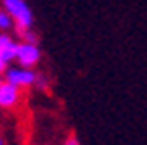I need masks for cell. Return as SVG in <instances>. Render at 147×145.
Instances as JSON below:
<instances>
[{
	"mask_svg": "<svg viewBox=\"0 0 147 145\" xmlns=\"http://www.w3.org/2000/svg\"><path fill=\"white\" fill-rule=\"evenodd\" d=\"M2 8L12 16L16 31L21 33L25 29H33V12L25 0H2Z\"/></svg>",
	"mask_w": 147,
	"mask_h": 145,
	"instance_id": "1",
	"label": "cell"
},
{
	"mask_svg": "<svg viewBox=\"0 0 147 145\" xmlns=\"http://www.w3.org/2000/svg\"><path fill=\"white\" fill-rule=\"evenodd\" d=\"M4 80L16 88H29L35 84L37 80V74L31 69V67H23V65H18V67H6L4 69Z\"/></svg>",
	"mask_w": 147,
	"mask_h": 145,
	"instance_id": "2",
	"label": "cell"
},
{
	"mask_svg": "<svg viewBox=\"0 0 147 145\" xmlns=\"http://www.w3.org/2000/svg\"><path fill=\"white\" fill-rule=\"evenodd\" d=\"M14 59L18 61V65L23 67H35L41 59V49L37 43H29V41H23L16 45V55Z\"/></svg>",
	"mask_w": 147,
	"mask_h": 145,
	"instance_id": "3",
	"label": "cell"
},
{
	"mask_svg": "<svg viewBox=\"0 0 147 145\" xmlns=\"http://www.w3.org/2000/svg\"><path fill=\"white\" fill-rule=\"evenodd\" d=\"M21 88H16L12 84H8L6 80L2 82V86H0V108H12L18 104V100H21V92H18Z\"/></svg>",
	"mask_w": 147,
	"mask_h": 145,
	"instance_id": "4",
	"label": "cell"
},
{
	"mask_svg": "<svg viewBox=\"0 0 147 145\" xmlns=\"http://www.w3.org/2000/svg\"><path fill=\"white\" fill-rule=\"evenodd\" d=\"M16 45L12 37H8L6 33H0V57H2L4 61H12L14 55H16Z\"/></svg>",
	"mask_w": 147,
	"mask_h": 145,
	"instance_id": "5",
	"label": "cell"
},
{
	"mask_svg": "<svg viewBox=\"0 0 147 145\" xmlns=\"http://www.w3.org/2000/svg\"><path fill=\"white\" fill-rule=\"evenodd\" d=\"M14 27V21H12V16L2 8L0 10V33H6V31H10Z\"/></svg>",
	"mask_w": 147,
	"mask_h": 145,
	"instance_id": "6",
	"label": "cell"
},
{
	"mask_svg": "<svg viewBox=\"0 0 147 145\" xmlns=\"http://www.w3.org/2000/svg\"><path fill=\"white\" fill-rule=\"evenodd\" d=\"M18 35L23 37V41H29V43H37V41H39V37H37V33L33 29H25V31L18 33Z\"/></svg>",
	"mask_w": 147,
	"mask_h": 145,
	"instance_id": "7",
	"label": "cell"
},
{
	"mask_svg": "<svg viewBox=\"0 0 147 145\" xmlns=\"http://www.w3.org/2000/svg\"><path fill=\"white\" fill-rule=\"evenodd\" d=\"M63 145H82V143H80V139L76 135H67V139L63 141Z\"/></svg>",
	"mask_w": 147,
	"mask_h": 145,
	"instance_id": "8",
	"label": "cell"
},
{
	"mask_svg": "<svg viewBox=\"0 0 147 145\" xmlns=\"http://www.w3.org/2000/svg\"><path fill=\"white\" fill-rule=\"evenodd\" d=\"M8 67V61H4L2 57H0V74H4V69Z\"/></svg>",
	"mask_w": 147,
	"mask_h": 145,
	"instance_id": "9",
	"label": "cell"
},
{
	"mask_svg": "<svg viewBox=\"0 0 147 145\" xmlns=\"http://www.w3.org/2000/svg\"><path fill=\"white\" fill-rule=\"evenodd\" d=\"M2 82H4V74H0V86H2Z\"/></svg>",
	"mask_w": 147,
	"mask_h": 145,
	"instance_id": "10",
	"label": "cell"
},
{
	"mask_svg": "<svg viewBox=\"0 0 147 145\" xmlns=\"http://www.w3.org/2000/svg\"><path fill=\"white\" fill-rule=\"evenodd\" d=\"M0 145H4V139H2V137H0Z\"/></svg>",
	"mask_w": 147,
	"mask_h": 145,
	"instance_id": "11",
	"label": "cell"
}]
</instances>
